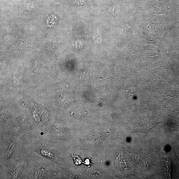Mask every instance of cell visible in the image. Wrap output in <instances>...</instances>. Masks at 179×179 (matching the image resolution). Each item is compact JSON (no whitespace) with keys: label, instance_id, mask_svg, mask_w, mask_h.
Returning a JSON list of instances; mask_svg holds the SVG:
<instances>
[{"label":"cell","instance_id":"cell-1","mask_svg":"<svg viewBox=\"0 0 179 179\" xmlns=\"http://www.w3.org/2000/svg\"><path fill=\"white\" fill-rule=\"evenodd\" d=\"M115 164H116L117 168L121 170L127 168V167L126 164L125 160L122 159V157H120V156H119L115 160Z\"/></svg>","mask_w":179,"mask_h":179},{"label":"cell","instance_id":"cell-2","mask_svg":"<svg viewBox=\"0 0 179 179\" xmlns=\"http://www.w3.org/2000/svg\"><path fill=\"white\" fill-rule=\"evenodd\" d=\"M56 17L53 16L49 17V20H47V25H48L49 26H53V24L55 23L56 22V20H55L56 18Z\"/></svg>","mask_w":179,"mask_h":179},{"label":"cell","instance_id":"cell-3","mask_svg":"<svg viewBox=\"0 0 179 179\" xmlns=\"http://www.w3.org/2000/svg\"><path fill=\"white\" fill-rule=\"evenodd\" d=\"M14 147V143L13 142L11 144L10 148H9L8 150V152L6 153V158H8L10 157V156L12 152Z\"/></svg>","mask_w":179,"mask_h":179}]
</instances>
